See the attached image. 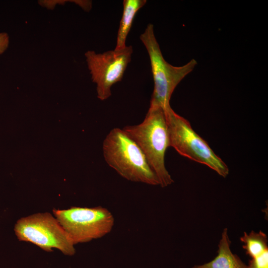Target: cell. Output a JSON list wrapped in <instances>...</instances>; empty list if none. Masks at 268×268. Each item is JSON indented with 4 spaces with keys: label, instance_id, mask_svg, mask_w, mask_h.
I'll return each mask as SVG.
<instances>
[{
    "label": "cell",
    "instance_id": "277c9868",
    "mask_svg": "<svg viewBox=\"0 0 268 268\" xmlns=\"http://www.w3.org/2000/svg\"><path fill=\"white\" fill-rule=\"evenodd\" d=\"M140 39L149 55L154 82L150 105L161 107L164 110L170 106L171 97L176 86L193 71L197 62L193 59L180 67L173 66L166 62L155 36L152 24L147 25Z\"/></svg>",
    "mask_w": 268,
    "mask_h": 268
},
{
    "label": "cell",
    "instance_id": "6da1fadb",
    "mask_svg": "<svg viewBox=\"0 0 268 268\" xmlns=\"http://www.w3.org/2000/svg\"><path fill=\"white\" fill-rule=\"evenodd\" d=\"M123 129L140 147L157 176L159 185L166 187L172 184L174 181L165 165V154L169 145L164 109L150 105L141 123L126 126Z\"/></svg>",
    "mask_w": 268,
    "mask_h": 268
},
{
    "label": "cell",
    "instance_id": "ba28073f",
    "mask_svg": "<svg viewBox=\"0 0 268 268\" xmlns=\"http://www.w3.org/2000/svg\"><path fill=\"white\" fill-rule=\"evenodd\" d=\"M227 229L225 228L218 244V254L211 261L202 265H196L192 268H248L237 255L232 253Z\"/></svg>",
    "mask_w": 268,
    "mask_h": 268
},
{
    "label": "cell",
    "instance_id": "5b68a950",
    "mask_svg": "<svg viewBox=\"0 0 268 268\" xmlns=\"http://www.w3.org/2000/svg\"><path fill=\"white\" fill-rule=\"evenodd\" d=\"M53 212L74 245L105 236L111 231L115 223L112 213L101 206L54 209Z\"/></svg>",
    "mask_w": 268,
    "mask_h": 268
},
{
    "label": "cell",
    "instance_id": "8992f818",
    "mask_svg": "<svg viewBox=\"0 0 268 268\" xmlns=\"http://www.w3.org/2000/svg\"><path fill=\"white\" fill-rule=\"evenodd\" d=\"M14 230L18 239L30 242L44 251L58 249L73 255L74 244L55 217L48 212L38 213L18 220Z\"/></svg>",
    "mask_w": 268,
    "mask_h": 268
},
{
    "label": "cell",
    "instance_id": "3957f363",
    "mask_svg": "<svg viewBox=\"0 0 268 268\" xmlns=\"http://www.w3.org/2000/svg\"><path fill=\"white\" fill-rule=\"evenodd\" d=\"M169 146L180 155L204 164L225 178L229 170L207 142L192 128L190 122L177 114L170 106L164 110Z\"/></svg>",
    "mask_w": 268,
    "mask_h": 268
},
{
    "label": "cell",
    "instance_id": "8fae6325",
    "mask_svg": "<svg viewBox=\"0 0 268 268\" xmlns=\"http://www.w3.org/2000/svg\"><path fill=\"white\" fill-rule=\"evenodd\" d=\"M248 267V268H268V250L252 258Z\"/></svg>",
    "mask_w": 268,
    "mask_h": 268
},
{
    "label": "cell",
    "instance_id": "30bf717a",
    "mask_svg": "<svg viewBox=\"0 0 268 268\" xmlns=\"http://www.w3.org/2000/svg\"><path fill=\"white\" fill-rule=\"evenodd\" d=\"M240 240L244 243L243 248L246 251V254L251 258L268 250L267 236L262 231L259 232L252 231L249 234L244 232Z\"/></svg>",
    "mask_w": 268,
    "mask_h": 268
},
{
    "label": "cell",
    "instance_id": "52a82bcc",
    "mask_svg": "<svg viewBox=\"0 0 268 268\" xmlns=\"http://www.w3.org/2000/svg\"><path fill=\"white\" fill-rule=\"evenodd\" d=\"M133 53L131 46L121 50L96 53L89 50L85 57L92 81L96 84L97 97L105 100L111 95V87L120 81Z\"/></svg>",
    "mask_w": 268,
    "mask_h": 268
},
{
    "label": "cell",
    "instance_id": "7a4b0ae2",
    "mask_svg": "<svg viewBox=\"0 0 268 268\" xmlns=\"http://www.w3.org/2000/svg\"><path fill=\"white\" fill-rule=\"evenodd\" d=\"M107 164L125 179L150 185H159L158 179L136 142L124 131L112 129L103 143Z\"/></svg>",
    "mask_w": 268,
    "mask_h": 268
},
{
    "label": "cell",
    "instance_id": "7c38bea8",
    "mask_svg": "<svg viewBox=\"0 0 268 268\" xmlns=\"http://www.w3.org/2000/svg\"><path fill=\"white\" fill-rule=\"evenodd\" d=\"M9 44V36L6 32H0V55L7 49Z\"/></svg>",
    "mask_w": 268,
    "mask_h": 268
},
{
    "label": "cell",
    "instance_id": "9c48e42d",
    "mask_svg": "<svg viewBox=\"0 0 268 268\" xmlns=\"http://www.w3.org/2000/svg\"><path fill=\"white\" fill-rule=\"evenodd\" d=\"M146 3V0H124L123 12L118 29L115 50L125 48L127 36L137 11Z\"/></svg>",
    "mask_w": 268,
    "mask_h": 268
}]
</instances>
